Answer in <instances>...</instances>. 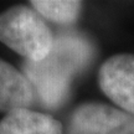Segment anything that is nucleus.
Segmentation results:
<instances>
[{
  "label": "nucleus",
  "mask_w": 134,
  "mask_h": 134,
  "mask_svg": "<svg viewBox=\"0 0 134 134\" xmlns=\"http://www.w3.org/2000/svg\"><path fill=\"white\" fill-rule=\"evenodd\" d=\"M31 6L45 19L58 24H71L80 16L82 3L76 0H34Z\"/></svg>",
  "instance_id": "obj_7"
},
{
  "label": "nucleus",
  "mask_w": 134,
  "mask_h": 134,
  "mask_svg": "<svg viewBox=\"0 0 134 134\" xmlns=\"http://www.w3.org/2000/svg\"><path fill=\"white\" fill-rule=\"evenodd\" d=\"M91 57V46L76 35H63L55 38L53 47L46 57L26 61L25 75L34 91L47 107H57L67 97L72 77Z\"/></svg>",
  "instance_id": "obj_1"
},
{
  "label": "nucleus",
  "mask_w": 134,
  "mask_h": 134,
  "mask_svg": "<svg viewBox=\"0 0 134 134\" xmlns=\"http://www.w3.org/2000/svg\"><path fill=\"white\" fill-rule=\"evenodd\" d=\"M0 134H62V125L48 114L19 108L0 120Z\"/></svg>",
  "instance_id": "obj_6"
},
{
  "label": "nucleus",
  "mask_w": 134,
  "mask_h": 134,
  "mask_svg": "<svg viewBox=\"0 0 134 134\" xmlns=\"http://www.w3.org/2000/svg\"><path fill=\"white\" fill-rule=\"evenodd\" d=\"M34 88L25 75L0 58V110L27 108L34 100Z\"/></svg>",
  "instance_id": "obj_5"
},
{
  "label": "nucleus",
  "mask_w": 134,
  "mask_h": 134,
  "mask_svg": "<svg viewBox=\"0 0 134 134\" xmlns=\"http://www.w3.org/2000/svg\"><path fill=\"white\" fill-rule=\"evenodd\" d=\"M98 85L119 109L134 117V53L107 58L98 72Z\"/></svg>",
  "instance_id": "obj_4"
},
{
  "label": "nucleus",
  "mask_w": 134,
  "mask_h": 134,
  "mask_svg": "<svg viewBox=\"0 0 134 134\" xmlns=\"http://www.w3.org/2000/svg\"><path fill=\"white\" fill-rule=\"evenodd\" d=\"M68 134H134V117L113 105L88 102L73 110Z\"/></svg>",
  "instance_id": "obj_3"
},
{
  "label": "nucleus",
  "mask_w": 134,
  "mask_h": 134,
  "mask_svg": "<svg viewBox=\"0 0 134 134\" xmlns=\"http://www.w3.org/2000/svg\"><path fill=\"white\" fill-rule=\"evenodd\" d=\"M0 41L27 61H41L55 42L42 16L32 8L16 5L0 14Z\"/></svg>",
  "instance_id": "obj_2"
}]
</instances>
